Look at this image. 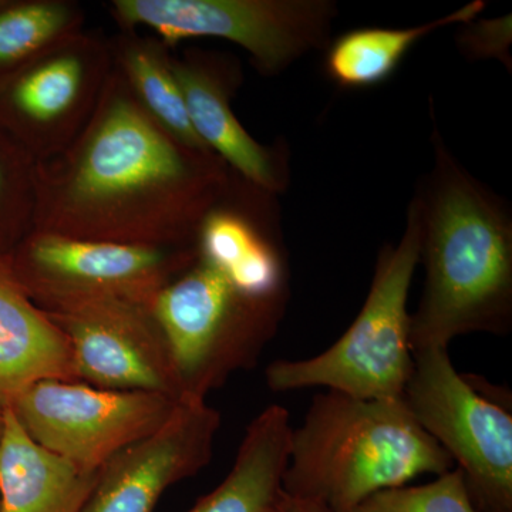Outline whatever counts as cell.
Here are the masks:
<instances>
[{
  "mask_svg": "<svg viewBox=\"0 0 512 512\" xmlns=\"http://www.w3.org/2000/svg\"><path fill=\"white\" fill-rule=\"evenodd\" d=\"M350 512H477L458 468L429 484L403 485L370 495Z\"/></svg>",
  "mask_w": 512,
  "mask_h": 512,
  "instance_id": "obj_21",
  "label": "cell"
},
{
  "mask_svg": "<svg viewBox=\"0 0 512 512\" xmlns=\"http://www.w3.org/2000/svg\"><path fill=\"white\" fill-rule=\"evenodd\" d=\"M211 151L171 136L113 67L87 126L36 163L33 232L150 247H197L205 215L234 180Z\"/></svg>",
  "mask_w": 512,
  "mask_h": 512,
  "instance_id": "obj_1",
  "label": "cell"
},
{
  "mask_svg": "<svg viewBox=\"0 0 512 512\" xmlns=\"http://www.w3.org/2000/svg\"><path fill=\"white\" fill-rule=\"evenodd\" d=\"M3 416H5V407L0 406V439H2L3 433Z\"/></svg>",
  "mask_w": 512,
  "mask_h": 512,
  "instance_id": "obj_25",
  "label": "cell"
},
{
  "mask_svg": "<svg viewBox=\"0 0 512 512\" xmlns=\"http://www.w3.org/2000/svg\"><path fill=\"white\" fill-rule=\"evenodd\" d=\"M184 397L207 399L228 377L258 362L286 306L255 301L210 262L197 261L154 299Z\"/></svg>",
  "mask_w": 512,
  "mask_h": 512,
  "instance_id": "obj_5",
  "label": "cell"
},
{
  "mask_svg": "<svg viewBox=\"0 0 512 512\" xmlns=\"http://www.w3.org/2000/svg\"><path fill=\"white\" fill-rule=\"evenodd\" d=\"M453 468L403 399H356L328 390L292 431L284 493L350 512L379 491Z\"/></svg>",
  "mask_w": 512,
  "mask_h": 512,
  "instance_id": "obj_3",
  "label": "cell"
},
{
  "mask_svg": "<svg viewBox=\"0 0 512 512\" xmlns=\"http://www.w3.org/2000/svg\"><path fill=\"white\" fill-rule=\"evenodd\" d=\"M76 380L63 333L0 262V406L40 380Z\"/></svg>",
  "mask_w": 512,
  "mask_h": 512,
  "instance_id": "obj_16",
  "label": "cell"
},
{
  "mask_svg": "<svg viewBox=\"0 0 512 512\" xmlns=\"http://www.w3.org/2000/svg\"><path fill=\"white\" fill-rule=\"evenodd\" d=\"M10 191L35 197V174H10L8 164L0 158V210L5 207Z\"/></svg>",
  "mask_w": 512,
  "mask_h": 512,
  "instance_id": "obj_23",
  "label": "cell"
},
{
  "mask_svg": "<svg viewBox=\"0 0 512 512\" xmlns=\"http://www.w3.org/2000/svg\"><path fill=\"white\" fill-rule=\"evenodd\" d=\"M197 258V247L116 244L32 232L5 262L26 295L50 313L96 301L153 306L158 293Z\"/></svg>",
  "mask_w": 512,
  "mask_h": 512,
  "instance_id": "obj_7",
  "label": "cell"
},
{
  "mask_svg": "<svg viewBox=\"0 0 512 512\" xmlns=\"http://www.w3.org/2000/svg\"><path fill=\"white\" fill-rule=\"evenodd\" d=\"M46 315L67 340L79 382L184 399L170 348L150 305L96 301Z\"/></svg>",
  "mask_w": 512,
  "mask_h": 512,
  "instance_id": "obj_11",
  "label": "cell"
},
{
  "mask_svg": "<svg viewBox=\"0 0 512 512\" xmlns=\"http://www.w3.org/2000/svg\"><path fill=\"white\" fill-rule=\"evenodd\" d=\"M275 512H333L325 505L282 494Z\"/></svg>",
  "mask_w": 512,
  "mask_h": 512,
  "instance_id": "obj_24",
  "label": "cell"
},
{
  "mask_svg": "<svg viewBox=\"0 0 512 512\" xmlns=\"http://www.w3.org/2000/svg\"><path fill=\"white\" fill-rule=\"evenodd\" d=\"M5 5L0 9V73L8 76L83 30L84 12L76 2L32 0Z\"/></svg>",
  "mask_w": 512,
  "mask_h": 512,
  "instance_id": "obj_20",
  "label": "cell"
},
{
  "mask_svg": "<svg viewBox=\"0 0 512 512\" xmlns=\"http://www.w3.org/2000/svg\"><path fill=\"white\" fill-rule=\"evenodd\" d=\"M402 399L463 473L477 512H512L511 413L461 376L446 348L413 350Z\"/></svg>",
  "mask_w": 512,
  "mask_h": 512,
  "instance_id": "obj_8",
  "label": "cell"
},
{
  "mask_svg": "<svg viewBox=\"0 0 512 512\" xmlns=\"http://www.w3.org/2000/svg\"><path fill=\"white\" fill-rule=\"evenodd\" d=\"M421 235L416 192L402 238L380 251L365 305L355 322L319 355L276 360L266 369V386L276 393L326 387L356 399H402L413 370L407 302L420 264Z\"/></svg>",
  "mask_w": 512,
  "mask_h": 512,
  "instance_id": "obj_4",
  "label": "cell"
},
{
  "mask_svg": "<svg viewBox=\"0 0 512 512\" xmlns=\"http://www.w3.org/2000/svg\"><path fill=\"white\" fill-rule=\"evenodd\" d=\"M434 167L421 204L419 309L410 315L412 350L446 348L468 333L505 335L512 326V218L433 134Z\"/></svg>",
  "mask_w": 512,
  "mask_h": 512,
  "instance_id": "obj_2",
  "label": "cell"
},
{
  "mask_svg": "<svg viewBox=\"0 0 512 512\" xmlns=\"http://www.w3.org/2000/svg\"><path fill=\"white\" fill-rule=\"evenodd\" d=\"M292 431L288 410L266 407L245 431L228 476L188 512H275L284 494Z\"/></svg>",
  "mask_w": 512,
  "mask_h": 512,
  "instance_id": "obj_17",
  "label": "cell"
},
{
  "mask_svg": "<svg viewBox=\"0 0 512 512\" xmlns=\"http://www.w3.org/2000/svg\"><path fill=\"white\" fill-rule=\"evenodd\" d=\"M170 64L202 143L247 183L272 195L284 192L289 181L284 151L259 144L232 110L239 77L234 64L202 50L171 55Z\"/></svg>",
  "mask_w": 512,
  "mask_h": 512,
  "instance_id": "obj_14",
  "label": "cell"
},
{
  "mask_svg": "<svg viewBox=\"0 0 512 512\" xmlns=\"http://www.w3.org/2000/svg\"><path fill=\"white\" fill-rule=\"evenodd\" d=\"M113 67L111 40L83 29L10 73L2 97L22 150L36 163L66 150L92 119Z\"/></svg>",
  "mask_w": 512,
  "mask_h": 512,
  "instance_id": "obj_10",
  "label": "cell"
},
{
  "mask_svg": "<svg viewBox=\"0 0 512 512\" xmlns=\"http://www.w3.org/2000/svg\"><path fill=\"white\" fill-rule=\"evenodd\" d=\"M485 5L484 0H474L450 15L413 28H360L343 33L328 45L326 74L343 89L377 86L392 77L420 39L447 26L477 19Z\"/></svg>",
  "mask_w": 512,
  "mask_h": 512,
  "instance_id": "obj_18",
  "label": "cell"
},
{
  "mask_svg": "<svg viewBox=\"0 0 512 512\" xmlns=\"http://www.w3.org/2000/svg\"><path fill=\"white\" fill-rule=\"evenodd\" d=\"M111 46L114 66L148 116L185 146L211 151L191 126L183 93L171 70L170 49L161 40L138 36L134 30H123L111 40Z\"/></svg>",
  "mask_w": 512,
  "mask_h": 512,
  "instance_id": "obj_19",
  "label": "cell"
},
{
  "mask_svg": "<svg viewBox=\"0 0 512 512\" xmlns=\"http://www.w3.org/2000/svg\"><path fill=\"white\" fill-rule=\"evenodd\" d=\"M274 197L235 174L225 197L202 220L195 245L198 256L239 292L286 306L289 266L271 224Z\"/></svg>",
  "mask_w": 512,
  "mask_h": 512,
  "instance_id": "obj_13",
  "label": "cell"
},
{
  "mask_svg": "<svg viewBox=\"0 0 512 512\" xmlns=\"http://www.w3.org/2000/svg\"><path fill=\"white\" fill-rule=\"evenodd\" d=\"M110 10L123 30L144 26L170 50L195 37L228 40L264 76L328 47L338 15L329 0H113Z\"/></svg>",
  "mask_w": 512,
  "mask_h": 512,
  "instance_id": "obj_6",
  "label": "cell"
},
{
  "mask_svg": "<svg viewBox=\"0 0 512 512\" xmlns=\"http://www.w3.org/2000/svg\"><path fill=\"white\" fill-rule=\"evenodd\" d=\"M0 3H2V2H0Z\"/></svg>",
  "mask_w": 512,
  "mask_h": 512,
  "instance_id": "obj_26",
  "label": "cell"
},
{
  "mask_svg": "<svg viewBox=\"0 0 512 512\" xmlns=\"http://www.w3.org/2000/svg\"><path fill=\"white\" fill-rule=\"evenodd\" d=\"M178 402L160 393L47 379L23 389L8 407L39 446L86 470H101L121 450L160 429Z\"/></svg>",
  "mask_w": 512,
  "mask_h": 512,
  "instance_id": "obj_9",
  "label": "cell"
},
{
  "mask_svg": "<svg viewBox=\"0 0 512 512\" xmlns=\"http://www.w3.org/2000/svg\"><path fill=\"white\" fill-rule=\"evenodd\" d=\"M101 470H86L35 443L5 407L0 512H82Z\"/></svg>",
  "mask_w": 512,
  "mask_h": 512,
  "instance_id": "obj_15",
  "label": "cell"
},
{
  "mask_svg": "<svg viewBox=\"0 0 512 512\" xmlns=\"http://www.w3.org/2000/svg\"><path fill=\"white\" fill-rule=\"evenodd\" d=\"M220 426L207 399L184 397L160 429L101 468L82 512H153L168 487L210 464Z\"/></svg>",
  "mask_w": 512,
  "mask_h": 512,
  "instance_id": "obj_12",
  "label": "cell"
},
{
  "mask_svg": "<svg viewBox=\"0 0 512 512\" xmlns=\"http://www.w3.org/2000/svg\"><path fill=\"white\" fill-rule=\"evenodd\" d=\"M511 15L495 19L471 20L461 26L457 45L461 55L471 60L497 59L511 69Z\"/></svg>",
  "mask_w": 512,
  "mask_h": 512,
  "instance_id": "obj_22",
  "label": "cell"
}]
</instances>
